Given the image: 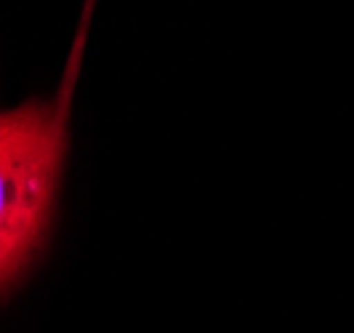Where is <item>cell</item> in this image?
Returning a JSON list of instances; mask_svg holds the SVG:
<instances>
[{
    "mask_svg": "<svg viewBox=\"0 0 354 333\" xmlns=\"http://www.w3.org/2000/svg\"><path fill=\"white\" fill-rule=\"evenodd\" d=\"M91 3H93V0H88V3H86V17H83V21H88V14H91Z\"/></svg>",
    "mask_w": 354,
    "mask_h": 333,
    "instance_id": "obj_2",
    "label": "cell"
},
{
    "mask_svg": "<svg viewBox=\"0 0 354 333\" xmlns=\"http://www.w3.org/2000/svg\"><path fill=\"white\" fill-rule=\"evenodd\" d=\"M67 96L70 88L0 112V301L48 243L67 158Z\"/></svg>",
    "mask_w": 354,
    "mask_h": 333,
    "instance_id": "obj_1",
    "label": "cell"
}]
</instances>
